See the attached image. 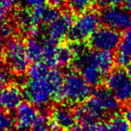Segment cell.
I'll return each instance as SVG.
<instances>
[{
  "instance_id": "6da1fadb",
  "label": "cell",
  "mask_w": 131,
  "mask_h": 131,
  "mask_svg": "<svg viewBox=\"0 0 131 131\" xmlns=\"http://www.w3.org/2000/svg\"><path fill=\"white\" fill-rule=\"evenodd\" d=\"M119 109V102L111 93L108 89H99L91 95L84 104L79 105L74 113L77 121L85 125L115 113Z\"/></svg>"
},
{
  "instance_id": "7a4b0ae2",
  "label": "cell",
  "mask_w": 131,
  "mask_h": 131,
  "mask_svg": "<svg viewBox=\"0 0 131 131\" xmlns=\"http://www.w3.org/2000/svg\"><path fill=\"white\" fill-rule=\"evenodd\" d=\"M91 88L80 74L71 71L65 75L62 97L70 104L84 103L91 97Z\"/></svg>"
},
{
  "instance_id": "3957f363",
  "label": "cell",
  "mask_w": 131,
  "mask_h": 131,
  "mask_svg": "<svg viewBox=\"0 0 131 131\" xmlns=\"http://www.w3.org/2000/svg\"><path fill=\"white\" fill-rule=\"evenodd\" d=\"M3 58L13 73L23 74L28 69L30 59L27 56L25 43L13 38L7 42L3 49Z\"/></svg>"
},
{
  "instance_id": "277c9868",
  "label": "cell",
  "mask_w": 131,
  "mask_h": 131,
  "mask_svg": "<svg viewBox=\"0 0 131 131\" xmlns=\"http://www.w3.org/2000/svg\"><path fill=\"white\" fill-rule=\"evenodd\" d=\"M101 15L92 10H87L84 13H79L77 18L74 19V23L69 38L73 42L83 43L90 39L100 28Z\"/></svg>"
},
{
  "instance_id": "5b68a950",
  "label": "cell",
  "mask_w": 131,
  "mask_h": 131,
  "mask_svg": "<svg viewBox=\"0 0 131 131\" xmlns=\"http://www.w3.org/2000/svg\"><path fill=\"white\" fill-rule=\"evenodd\" d=\"M23 91L27 100L36 107H45L53 99L47 77L28 78Z\"/></svg>"
},
{
  "instance_id": "8992f818",
  "label": "cell",
  "mask_w": 131,
  "mask_h": 131,
  "mask_svg": "<svg viewBox=\"0 0 131 131\" xmlns=\"http://www.w3.org/2000/svg\"><path fill=\"white\" fill-rule=\"evenodd\" d=\"M105 84L119 103L131 101V75L129 72L122 68L112 70L107 75Z\"/></svg>"
},
{
  "instance_id": "52a82bcc",
  "label": "cell",
  "mask_w": 131,
  "mask_h": 131,
  "mask_svg": "<svg viewBox=\"0 0 131 131\" xmlns=\"http://www.w3.org/2000/svg\"><path fill=\"white\" fill-rule=\"evenodd\" d=\"M75 66L88 64L92 65L104 75L109 74L113 70L115 64V57L112 52L107 51H85V52L75 58Z\"/></svg>"
},
{
  "instance_id": "ba28073f",
  "label": "cell",
  "mask_w": 131,
  "mask_h": 131,
  "mask_svg": "<svg viewBox=\"0 0 131 131\" xmlns=\"http://www.w3.org/2000/svg\"><path fill=\"white\" fill-rule=\"evenodd\" d=\"M101 20L105 27L117 32L131 29V13L121 7H105L101 14Z\"/></svg>"
},
{
  "instance_id": "9c48e42d",
  "label": "cell",
  "mask_w": 131,
  "mask_h": 131,
  "mask_svg": "<svg viewBox=\"0 0 131 131\" xmlns=\"http://www.w3.org/2000/svg\"><path fill=\"white\" fill-rule=\"evenodd\" d=\"M120 40L119 32L108 27L99 28L90 39V44L94 50L112 52L118 47Z\"/></svg>"
},
{
  "instance_id": "30bf717a",
  "label": "cell",
  "mask_w": 131,
  "mask_h": 131,
  "mask_svg": "<svg viewBox=\"0 0 131 131\" xmlns=\"http://www.w3.org/2000/svg\"><path fill=\"white\" fill-rule=\"evenodd\" d=\"M73 23L74 19L71 13L68 12L61 13L59 18L47 25V38L55 41L56 43L64 40L69 36Z\"/></svg>"
},
{
  "instance_id": "8fae6325",
  "label": "cell",
  "mask_w": 131,
  "mask_h": 131,
  "mask_svg": "<svg viewBox=\"0 0 131 131\" xmlns=\"http://www.w3.org/2000/svg\"><path fill=\"white\" fill-rule=\"evenodd\" d=\"M23 91L18 85L8 84L0 90V109L7 112L16 110L23 103Z\"/></svg>"
},
{
  "instance_id": "7c38bea8",
  "label": "cell",
  "mask_w": 131,
  "mask_h": 131,
  "mask_svg": "<svg viewBox=\"0 0 131 131\" xmlns=\"http://www.w3.org/2000/svg\"><path fill=\"white\" fill-rule=\"evenodd\" d=\"M75 113L67 106H57L52 109L50 117V125L52 131L66 130L75 125Z\"/></svg>"
},
{
  "instance_id": "4fadbf2b",
  "label": "cell",
  "mask_w": 131,
  "mask_h": 131,
  "mask_svg": "<svg viewBox=\"0 0 131 131\" xmlns=\"http://www.w3.org/2000/svg\"><path fill=\"white\" fill-rule=\"evenodd\" d=\"M41 113L35 105L31 103H22L16 109V121L19 129H27L32 128L40 118Z\"/></svg>"
},
{
  "instance_id": "5bb4252c",
  "label": "cell",
  "mask_w": 131,
  "mask_h": 131,
  "mask_svg": "<svg viewBox=\"0 0 131 131\" xmlns=\"http://www.w3.org/2000/svg\"><path fill=\"white\" fill-rule=\"evenodd\" d=\"M116 50L115 63L120 67L129 66L131 64V29L124 32Z\"/></svg>"
},
{
  "instance_id": "9a60e30c",
  "label": "cell",
  "mask_w": 131,
  "mask_h": 131,
  "mask_svg": "<svg viewBox=\"0 0 131 131\" xmlns=\"http://www.w3.org/2000/svg\"><path fill=\"white\" fill-rule=\"evenodd\" d=\"M16 23L19 26L24 33L31 37L36 36L38 33V26L33 22L32 12L29 8H21L15 13Z\"/></svg>"
},
{
  "instance_id": "2e32d148",
  "label": "cell",
  "mask_w": 131,
  "mask_h": 131,
  "mask_svg": "<svg viewBox=\"0 0 131 131\" xmlns=\"http://www.w3.org/2000/svg\"><path fill=\"white\" fill-rule=\"evenodd\" d=\"M65 75L58 68H52L47 76V80L49 83L53 100L60 102L63 100L62 92L64 84Z\"/></svg>"
},
{
  "instance_id": "e0dca14e",
  "label": "cell",
  "mask_w": 131,
  "mask_h": 131,
  "mask_svg": "<svg viewBox=\"0 0 131 131\" xmlns=\"http://www.w3.org/2000/svg\"><path fill=\"white\" fill-rule=\"evenodd\" d=\"M77 68L80 71L81 77L91 87H97L102 83L104 75L94 66L84 64L79 65Z\"/></svg>"
},
{
  "instance_id": "ac0fdd59",
  "label": "cell",
  "mask_w": 131,
  "mask_h": 131,
  "mask_svg": "<svg viewBox=\"0 0 131 131\" xmlns=\"http://www.w3.org/2000/svg\"><path fill=\"white\" fill-rule=\"evenodd\" d=\"M43 43V58L44 64L50 68H56L57 64V49L58 46L55 41L47 38Z\"/></svg>"
},
{
  "instance_id": "d6986e66",
  "label": "cell",
  "mask_w": 131,
  "mask_h": 131,
  "mask_svg": "<svg viewBox=\"0 0 131 131\" xmlns=\"http://www.w3.org/2000/svg\"><path fill=\"white\" fill-rule=\"evenodd\" d=\"M26 50L30 61L34 63L41 62L43 58V43L34 37H30L27 39Z\"/></svg>"
},
{
  "instance_id": "ffe728a7",
  "label": "cell",
  "mask_w": 131,
  "mask_h": 131,
  "mask_svg": "<svg viewBox=\"0 0 131 131\" xmlns=\"http://www.w3.org/2000/svg\"><path fill=\"white\" fill-rule=\"evenodd\" d=\"M106 131H131L130 125L125 115H115L106 124Z\"/></svg>"
},
{
  "instance_id": "44dd1931",
  "label": "cell",
  "mask_w": 131,
  "mask_h": 131,
  "mask_svg": "<svg viewBox=\"0 0 131 131\" xmlns=\"http://www.w3.org/2000/svg\"><path fill=\"white\" fill-rule=\"evenodd\" d=\"M75 54L71 46L61 45L57 49V64L59 66L67 67L73 63L75 60Z\"/></svg>"
},
{
  "instance_id": "7402d4cb",
  "label": "cell",
  "mask_w": 131,
  "mask_h": 131,
  "mask_svg": "<svg viewBox=\"0 0 131 131\" xmlns=\"http://www.w3.org/2000/svg\"><path fill=\"white\" fill-rule=\"evenodd\" d=\"M91 3V0H67V4L71 11L77 13H81L89 10Z\"/></svg>"
},
{
  "instance_id": "603a6c76",
  "label": "cell",
  "mask_w": 131,
  "mask_h": 131,
  "mask_svg": "<svg viewBox=\"0 0 131 131\" xmlns=\"http://www.w3.org/2000/svg\"><path fill=\"white\" fill-rule=\"evenodd\" d=\"M61 13L59 11V9L56 8V7H53L51 5L46 6L43 11L42 22L46 25L50 24V23L54 22L55 20L59 18Z\"/></svg>"
},
{
  "instance_id": "cb8c5ba5",
  "label": "cell",
  "mask_w": 131,
  "mask_h": 131,
  "mask_svg": "<svg viewBox=\"0 0 131 131\" xmlns=\"http://www.w3.org/2000/svg\"><path fill=\"white\" fill-rule=\"evenodd\" d=\"M16 33V27L12 23L4 21L0 23V42L13 39Z\"/></svg>"
},
{
  "instance_id": "d4e9b609",
  "label": "cell",
  "mask_w": 131,
  "mask_h": 131,
  "mask_svg": "<svg viewBox=\"0 0 131 131\" xmlns=\"http://www.w3.org/2000/svg\"><path fill=\"white\" fill-rule=\"evenodd\" d=\"M16 0H0V23L4 22L8 15L15 8Z\"/></svg>"
},
{
  "instance_id": "484cf974",
  "label": "cell",
  "mask_w": 131,
  "mask_h": 131,
  "mask_svg": "<svg viewBox=\"0 0 131 131\" xmlns=\"http://www.w3.org/2000/svg\"><path fill=\"white\" fill-rule=\"evenodd\" d=\"M14 125V120L8 112L0 109V131H10Z\"/></svg>"
},
{
  "instance_id": "4316f807",
  "label": "cell",
  "mask_w": 131,
  "mask_h": 131,
  "mask_svg": "<svg viewBox=\"0 0 131 131\" xmlns=\"http://www.w3.org/2000/svg\"><path fill=\"white\" fill-rule=\"evenodd\" d=\"M32 131H52L50 122L43 115H41L38 120L32 126Z\"/></svg>"
},
{
  "instance_id": "83f0119b",
  "label": "cell",
  "mask_w": 131,
  "mask_h": 131,
  "mask_svg": "<svg viewBox=\"0 0 131 131\" xmlns=\"http://www.w3.org/2000/svg\"><path fill=\"white\" fill-rule=\"evenodd\" d=\"M81 131H106V128L102 123L95 121L83 125Z\"/></svg>"
},
{
  "instance_id": "f1b7e54d",
  "label": "cell",
  "mask_w": 131,
  "mask_h": 131,
  "mask_svg": "<svg viewBox=\"0 0 131 131\" xmlns=\"http://www.w3.org/2000/svg\"><path fill=\"white\" fill-rule=\"evenodd\" d=\"M47 1V0H23V3L27 8H33L38 6L45 5Z\"/></svg>"
},
{
  "instance_id": "f546056e",
  "label": "cell",
  "mask_w": 131,
  "mask_h": 131,
  "mask_svg": "<svg viewBox=\"0 0 131 131\" xmlns=\"http://www.w3.org/2000/svg\"><path fill=\"white\" fill-rule=\"evenodd\" d=\"M9 75L8 72L0 68V90L8 84Z\"/></svg>"
},
{
  "instance_id": "4dcf8cb0",
  "label": "cell",
  "mask_w": 131,
  "mask_h": 131,
  "mask_svg": "<svg viewBox=\"0 0 131 131\" xmlns=\"http://www.w3.org/2000/svg\"><path fill=\"white\" fill-rule=\"evenodd\" d=\"M124 0H106L105 3V5L106 7L113 6V7H120V5L123 4Z\"/></svg>"
},
{
  "instance_id": "1f68e13d",
  "label": "cell",
  "mask_w": 131,
  "mask_h": 131,
  "mask_svg": "<svg viewBox=\"0 0 131 131\" xmlns=\"http://www.w3.org/2000/svg\"><path fill=\"white\" fill-rule=\"evenodd\" d=\"M49 1L51 6L56 7L57 8H61L65 5V3H67V0H49Z\"/></svg>"
},
{
  "instance_id": "d6a6232c",
  "label": "cell",
  "mask_w": 131,
  "mask_h": 131,
  "mask_svg": "<svg viewBox=\"0 0 131 131\" xmlns=\"http://www.w3.org/2000/svg\"><path fill=\"white\" fill-rule=\"evenodd\" d=\"M123 5L125 6V9H127L129 13H131V0H124Z\"/></svg>"
},
{
  "instance_id": "836d02e7",
  "label": "cell",
  "mask_w": 131,
  "mask_h": 131,
  "mask_svg": "<svg viewBox=\"0 0 131 131\" xmlns=\"http://www.w3.org/2000/svg\"><path fill=\"white\" fill-rule=\"evenodd\" d=\"M125 118L128 119V121L129 122V125H130V129H131V110L129 109H126L125 112Z\"/></svg>"
},
{
  "instance_id": "e575fe53",
  "label": "cell",
  "mask_w": 131,
  "mask_h": 131,
  "mask_svg": "<svg viewBox=\"0 0 131 131\" xmlns=\"http://www.w3.org/2000/svg\"><path fill=\"white\" fill-rule=\"evenodd\" d=\"M67 131H81V128H80V127L77 126V125H75L74 126H72L71 128L67 129Z\"/></svg>"
},
{
  "instance_id": "d590c367",
  "label": "cell",
  "mask_w": 131,
  "mask_h": 131,
  "mask_svg": "<svg viewBox=\"0 0 131 131\" xmlns=\"http://www.w3.org/2000/svg\"><path fill=\"white\" fill-rule=\"evenodd\" d=\"M105 1L106 0H91L92 3H95L96 4H99V5H105Z\"/></svg>"
},
{
  "instance_id": "8d00e7d4",
  "label": "cell",
  "mask_w": 131,
  "mask_h": 131,
  "mask_svg": "<svg viewBox=\"0 0 131 131\" xmlns=\"http://www.w3.org/2000/svg\"><path fill=\"white\" fill-rule=\"evenodd\" d=\"M18 131H27V129H19V130Z\"/></svg>"
},
{
  "instance_id": "74e56055",
  "label": "cell",
  "mask_w": 131,
  "mask_h": 131,
  "mask_svg": "<svg viewBox=\"0 0 131 131\" xmlns=\"http://www.w3.org/2000/svg\"><path fill=\"white\" fill-rule=\"evenodd\" d=\"M129 109L131 110V101L129 102Z\"/></svg>"
},
{
  "instance_id": "f35d334b",
  "label": "cell",
  "mask_w": 131,
  "mask_h": 131,
  "mask_svg": "<svg viewBox=\"0 0 131 131\" xmlns=\"http://www.w3.org/2000/svg\"><path fill=\"white\" fill-rule=\"evenodd\" d=\"M129 67H131V64H130L129 65Z\"/></svg>"
}]
</instances>
